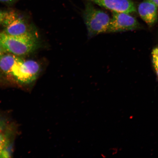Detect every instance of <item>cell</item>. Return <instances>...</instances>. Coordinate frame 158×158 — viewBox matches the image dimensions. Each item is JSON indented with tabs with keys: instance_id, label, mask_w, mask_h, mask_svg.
I'll list each match as a JSON object with an SVG mask.
<instances>
[{
	"instance_id": "obj_1",
	"label": "cell",
	"mask_w": 158,
	"mask_h": 158,
	"mask_svg": "<svg viewBox=\"0 0 158 158\" xmlns=\"http://www.w3.org/2000/svg\"><path fill=\"white\" fill-rule=\"evenodd\" d=\"M0 45L6 53L19 56L33 52L37 43L34 34L11 35L3 31L0 33Z\"/></svg>"
},
{
	"instance_id": "obj_13",
	"label": "cell",
	"mask_w": 158,
	"mask_h": 158,
	"mask_svg": "<svg viewBox=\"0 0 158 158\" xmlns=\"http://www.w3.org/2000/svg\"><path fill=\"white\" fill-rule=\"evenodd\" d=\"M17 1L18 0H0V2L2 3L10 4L15 3V2Z\"/></svg>"
},
{
	"instance_id": "obj_6",
	"label": "cell",
	"mask_w": 158,
	"mask_h": 158,
	"mask_svg": "<svg viewBox=\"0 0 158 158\" xmlns=\"http://www.w3.org/2000/svg\"><path fill=\"white\" fill-rule=\"evenodd\" d=\"M96 4L114 12L130 14L136 12L134 3L130 0H89Z\"/></svg>"
},
{
	"instance_id": "obj_10",
	"label": "cell",
	"mask_w": 158,
	"mask_h": 158,
	"mask_svg": "<svg viewBox=\"0 0 158 158\" xmlns=\"http://www.w3.org/2000/svg\"><path fill=\"white\" fill-rule=\"evenodd\" d=\"M152 54L154 68L158 77V47L153 49Z\"/></svg>"
},
{
	"instance_id": "obj_15",
	"label": "cell",
	"mask_w": 158,
	"mask_h": 158,
	"mask_svg": "<svg viewBox=\"0 0 158 158\" xmlns=\"http://www.w3.org/2000/svg\"><path fill=\"white\" fill-rule=\"evenodd\" d=\"M152 2L155 4L156 5L158 8V0H150Z\"/></svg>"
},
{
	"instance_id": "obj_11",
	"label": "cell",
	"mask_w": 158,
	"mask_h": 158,
	"mask_svg": "<svg viewBox=\"0 0 158 158\" xmlns=\"http://www.w3.org/2000/svg\"><path fill=\"white\" fill-rule=\"evenodd\" d=\"M7 13V11L0 10V24L2 23Z\"/></svg>"
},
{
	"instance_id": "obj_2",
	"label": "cell",
	"mask_w": 158,
	"mask_h": 158,
	"mask_svg": "<svg viewBox=\"0 0 158 158\" xmlns=\"http://www.w3.org/2000/svg\"><path fill=\"white\" fill-rule=\"evenodd\" d=\"M83 17L89 38L106 32L111 19L107 14L96 8L90 3L86 5Z\"/></svg>"
},
{
	"instance_id": "obj_4",
	"label": "cell",
	"mask_w": 158,
	"mask_h": 158,
	"mask_svg": "<svg viewBox=\"0 0 158 158\" xmlns=\"http://www.w3.org/2000/svg\"><path fill=\"white\" fill-rule=\"evenodd\" d=\"M4 32L11 35L33 34L28 23L15 11H7L2 23Z\"/></svg>"
},
{
	"instance_id": "obj_8",
	"label": "cell",
	"mask_w": 158,
	"mask_h": 158,
	"mask_svg": "<svg viewBox=\"0 0 158 158\" xmlns=\"http://www.w3.org/2000/svg\"><path fill=\"white\" fill-rule=\"evenodd\" d=\"M20 58L16 55L5 53L0 58V73L7 76H11L12 69Z\"/></svg>"
},
{
	"instance_id": "obj_3",
	"label": "cell",
	"mask_w": 158,
	"mask_h": 158,
	"mask_svg": "<svg viewBox=\"0 0 158 158\" xmlns=\"http://www.w3.org/2000/svg\"><path fill=\"white\" fill-rule=\"evenodd\" d=\"M40 69V66L36 61L25 60L21 58L13 67L11 76L21 83H31L36 80Z\"/></svg>"
},
{
	"instance_id": "obj_14",
	"label": "cell",
	"mask_w": 158,
	"mask_h": 158,
	"mask_svg": "<svg viewBox=\"0 0 158 158\" xmlns=\"http://www.w3.org/2000/svg\"><path fill=\"white\" fill-rule=\"evenodd\" d=\"M6 53L2 48L1 45H0V58Z\"/></svg>"
},
{
	"instance_id": "obj_9",
	"label": "cell",
	"mask_w": 158,
	"mask_h": 158,
	"mask_svg": "<svg viewBox=\"0 0 158 158\" xmlns=\"http://www.w3.org/2000/svg\"><path fill=\"white\" fill-rule=\"evenodd\" d=\"M9 141V135L7 130H0V156L3 150Z\"/></svg>"
},
{
	"instance_id": "obj_12",
	"label": "cell",
	"mask_w": 158,
	"mask_h": 158,
	"mask_svg": "<svg viewBox=\"0 0 158 158\" xmlns=\"http://www.w3.org/2000/svg\"><path fill=\"white\" fill-rule=\"evenodd\" d=\"M6 129V124L0 118V130Z\"/></svg>"
},
{
	"instance_id": "obj_5",
	"label": "cell",
	"mask_w": 158,
	"mask_h": 158,
	"mask_svg": "<svg viewBox=\"0 0 158 158\" xmlns=\"http://www.w3.org/2000/svg\"><path fill=\"white\" fill-rule=\"evenodd\" d=\"M139 24L135 18L129 14L113 12L107 33H116L133 30L138 28Z\"/></svg>"
},
{
	"instance_id": "obj_7",
	"label": "cell",
	"mask_w": 158,
	"mask_h": 158,
	"mask_svg": "<svg viewBox=\"0 0 158 158\" xmlns=\"http://www.w3.org/2000/svg\"><path fill=\"white\" fill-rule=\"evenodd\" d=\"M158 7L150 0H144L138 7V12L141 18L149 25L155 23L157 19Z\"/></svg>"
}]
</instances>
